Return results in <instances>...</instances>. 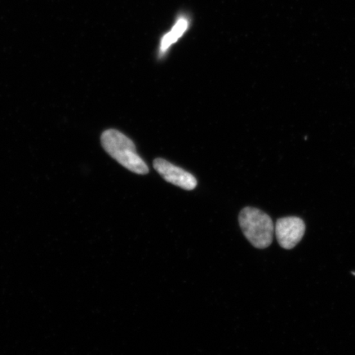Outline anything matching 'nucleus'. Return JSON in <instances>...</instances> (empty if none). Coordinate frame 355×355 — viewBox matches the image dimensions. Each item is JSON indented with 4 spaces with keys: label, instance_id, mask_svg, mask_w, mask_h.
Instances as JSON below:
<instances>
[{
    "label": "nucleus",
    "instance_id": "f257e3e1",
    "mask_svg": "<svg viewBox=\"0 0 355 355\" xmlns=\"http://www.w3.org/2000/svg\"><path fill=\"white\" fill-rule=\"evenodd\" d=\"M101 145L105 152L127 170L137 175L148 174L149 168L137 154L133 141L121 132L108 130L102 133Z\"/></svg>",
    "mask_w": 355,
    "mask_h": 355
},
{
    "label": "nucleus",
    "instance_id": "f03ea898",
    "mask_svg": "<svg viewBox=\"0 0 355 355\" xmlns=\"http://www.w3.org/2000/svg\"><path fill=\"white\" fill-rule=\"evenodd\" d=\"M242 232L252 246L263 250L273 241L275 225L266 213L254 207L243 208L239 216Z\"/></svg>",
    "mask_w": 355,
    "mask_h": 355
},
{
    "label": "nucleus",
    "instance_id": "7ed1b4c3",
    "mask_svg": "<svg viewBox=\"0 0 355 355\" xmlns=\"http://www.w3.org/2000/svg\"><path fill=\"white\" fill-rule=\"evenodd\" d=\"M306 226L304 221L296 216L279 219L275 225V234L282 248L290 250L303 239Z\"/></svg>",
    "mask_w": 355,
    "mask_h": 355
},
{
    "label": "nucleus",
    "instance_id": "20e7f679",
    "mask_svg": "<svg viewBox=\"0 0 355 355\" xmlns=\"http://www.w3.org/2000/svg\"><path fill=\"white\" fill-rule=\"evenodd\" d=\"M153 167L164 180L177 187L185 190H193L197 187L196 178L183 168L173 165L165 159H155L153 162Z\"/></svg>",
    "mask_w": 355,
    "mask_h": 355
},
{
    "label": "nucleus",
    "instance_id": "39448f33",
    "mask_svg": "<svg viewBox=\"0 0 355 355\" xmlns=\"http://www.w3.org/2000/svg\"><path fill=\"white\" fill-rule=\"evenodd\" d=\"M192 16L189 12H181L178 13L174 24L170 31L163 34L159 41L157 56L162 60L166 56L171 48L187 33L192 26Z\"/></svg>",
    "mask_w": 355,
    "mask_h": 355
},
{
    "label": "nucleus",
    "instance_id": "423d86ee",
    "mask_svg": "<svg viewBox=\"0 0 355 355\" xmlns=\"http://www.w3.org/2000/svg\"><path fill=\"white\" fill-rule=\"evenodd\" d=\"M352 274L354 275V276L355 277V272H352Z\"/></svg>",
    "mask_w": 355,
    "mask_h": 355
}]
</instances>
